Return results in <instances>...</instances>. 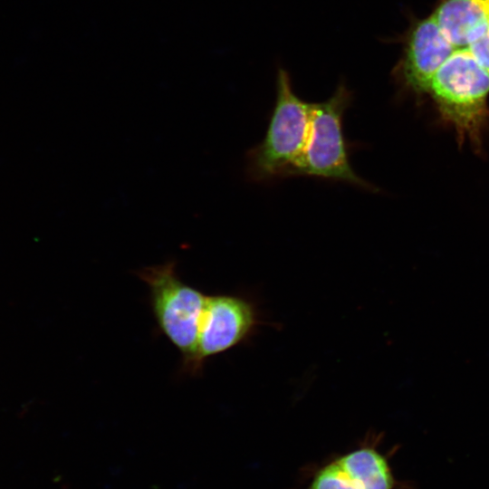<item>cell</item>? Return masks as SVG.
<instances>
[{
	"label": "cell",
	"mask_w": 489,
	"mask_h": 489,
	"mask_svg": "<svg viewBox=\"0 0 489 489\" xmlns=\"http://www.w3.org/2000/svg\"><path fill=\"white\" fill-rule=\"evenodd\" d=\"M429 94L441 120L480 152L489 123V71L465 48H457L431 80Z\"/></svg>",
	"instance_id": "1"
},
{
	"label": "cell",
	"mask_w": 489,
	"mask_h": 489,
	"mask_svg": "<svg viewBox=\"0 0 489 489\" xmlns=\"http://www.w3.org/2000/svg\"><path fill=\"white\" fill-rule=\"evenodd\" d=\"M312 102L294 92L289 72L279 68L276 100L266 134L247 155V173L257 181L294 176L302 153Z\"/></svg>",
	"instance_id": "2"
},
{
	"label": "cell",
	"mask_w": 489,
	"mask_h": 489,
	"mask_svg": "<svg viewBox=\"0 0 489 489\" xmlns=\"http://www.w3.org/2000/svg\"><path fill=\"white\" fill-rule=\"evenodd\" d=\"M135 274L148 285L158 327L179 350L182 369L189 372L207 295L180 279L176 261L146 266L135 271Z\"/></svg>",
	"instance_id": "3"
},
{
	"label": "cell",
	"mask_w": 489,
	"mask_h": 489,
	"mask_svg": "<svg viewBox=\"0 0 489 489\" xmlns=\"http://www.w3.org/2000/svg\"><path fill=\"white\" fill-rule=\"evenodd\" d=\"M352 92L341 81L332 95L322 102H312L305 145L295 175L330 178L364 188L372 186L353 170L342 129Z\"/></svg>",
	"instance_id": "4"
},
{
	"label": "cell",
	"mask_w": 489,
	"mask_h": 489,
	"mask_svg": "<svg viewBox=\"0 0 489 489\" xmlns=\"http://www.w3.org/2000/svg\"><path fill=\"white\" fill-rule=\"evenodd\" d=\"M256 319L253 304L242 297L207 295L189 373H198L206 360L243 341L253 331Z\"/></svg>",
	"instance_id": "5"
},
{
	"label": "cell",
	"mask_w": 489,
	"mask_h": 489,
	"mask_svg": "<svg viewBox=\"0 0 489 489\" xmlns=\"http://www.w3.org/2000/svg\"><path fill=\"white\" fill-rule=\"evenodd\" d=\"M456 49L434 14L429 15L414 23L407 33L402 57L393 74L407 91L427 94L432 78Z\"/></svg>",
	"instance_id": "6"
},
{
	"label": "cell",
	"mask_w": 489,
	"mask_h": 489,
	"mask_svg": "<svg viewBox=\"0 0 489 489\" xmlns=\"http://www.w3.org/2000/svg\"><path fill=\"white\" fill-rule=\"evenodd\" d=\"M433 14L450 42L464 48L489 28V0H443Z\"/></svg>",
	"instance_id": "7"
},
{
	"label": "cell",
	"mask_w": 489,
	"mask_h": 489,
	"mask_svg": "<svg viewBox=\"0 0 489 489\" xmlns=\"http://www.w3.org/2000/svg\"><path fill=\"white\" fill-rule=\"evenodd\" d=\"M363 489H393L387 459L373 448L352 451L335 460Z\"/></svg>",
	"instance_id": "8"
},
{
	"label": "cell",
	"mask_w": 489,
	"mask_h": 489,
	"mask_svg": "<svg viewBox=\"0 0 489 489\" xmlns=\"http://www.w3.org/2000/svg\"><path fill=\"white\" fill-rule=\"evenodd\" d=\"M307 489H363L336 461L324 466Z\"/></svg>",
	"instance_id": "9"
},
{
	"label": "cell",
	"mask_w": 489,
	"mask_h": 489,
	"mask_svg": "<svg viewBox=\"0 0 489 489\" xmlns=\"http://www.w3.org/2000/svg\"><path fill=\"white\" fill-rule=\"evenodd\" d=\"M465 48L483 67L489 71V28Z\"/></svg>",
	"instance_id": "10"
}]
</instances>
